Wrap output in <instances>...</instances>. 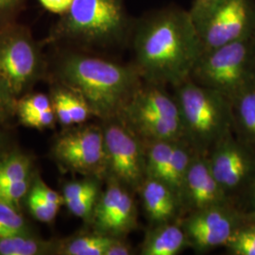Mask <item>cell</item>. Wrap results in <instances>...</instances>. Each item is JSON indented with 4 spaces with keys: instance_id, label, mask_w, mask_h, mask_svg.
<instances>
[{
    "instance_id": "obj_26",
    "label": "cell",
    "mask_w": 255,
    "mask_h": 255,
    "mask_svg": "<svg viewBox=\"0 0 255 255\" xmlns=\"http://www.w3.org/2000/svg\"><path fill=\"white\" fill-rule=\"evenodd\" d=\"M30 231L32 229L21 215L20 210L0 202V237Z\"/></svg>"
},
{
    "instance_id": "obj_5",
    "label": "cell",
    "mask_w": 255,
    "mask_h": 255,
    "mask_svg": "<svg viewBox=\"0 0 255 255\" xmlns=\"http://www.w3.org/2000/svg\"><path fill=\"white\" fill-rule=\"evenodd\" d=\"M117 119L144 143L183 140L178 103L162 85L143 83Z\"/></svg>"
},
{
    "instance_id": "obj_37",
    "label": "cell",
    "mask_w": 255,
    "mask_h": 255,
    "mask_svg": "<svg viewBox=\"0 0 255 255\" xmlns=\"http://www.w3.org/2000/svg\"><path fill=\"white\" fill-rule=\"evenodd\" d=\"M212 0H194L193 1V4H192V7H199V6H202L204 4H207L211 2Z\"/></svg>"
},
{
    "instance_id": "obj_17",
    "label": "cell",
    "mask_w": 255,
    "mask_h": 255,
    "mask_svg": "<svg viewBox=\"0 0 255 255\" xmlns=\"http://www.w3.org/2000/svg\"><path fill=\"white\" fill-rule=\"evenodd\" d=\"M237 138L255 152V79L231 99Z\"/></svg>"
},
{
    "instance_id": "obj_24",
    "label": "cell",
    "mask_w": 255,
    "mask_h": 255,
    "mask_svg": "<svg viewBox=\"0 0 255 255\" xmlns=\"http://www.w3.org/2000/svg\"><path fill=\"white\" fill-rule=\"evenodd\" d=\"M176 141L146 142V178L164 181Z\"/></svg>"
},
{
    "instance_id": "obj_22",
    "label": "cell",
    "mask_w": 255,
    "mask_h": 255,
    "mask_svg": "<svg viewBox=\"0 0 255 255\" xmlns=\"http://www.w3.org/2000/svg\"><path fill=\"white\" fill-rule=\"evenodd\" d=\"M194 153L195 151L185 141H176L167 171L163 181L178 194L181 201L183 182Z\"/></svg>"
},
{
    "instance_id": "obj_20",
    "label": "cell",
    "mask_w": 255,
    "mask_h": 255,
    "mask_svg": "<svg viewBox=\"0 0 255 255\" xmlns=\"http://www.w3.org/2000/svg\"><path fill=\"white\" fill-rule=\"evenodd\" d=\"M116 237L94 231L56 241L55 255H105Z\"/></svg>"
},
{
    "instance_id": "obj_30",
    "label": "cell",
    "mask_w": 255,
    "mask_h": 255,
    "mask_svg": "<svg viewBox=\"0 0 255 255\" xmlns=\"http://www.w3.org/2000/svg\"><path fill=\"white\" fill-rule=\"evenodd\" d=\"M25 0H0V27L12 23Z\"/></svg>"
},
{
    "instance_id": "obj_12",
    "label": "cell",
    "mask_w": 255,
    "mask_h": 255,
    "mask_svg": "<svg viewBox=\"0 0 255 255\" xmlns=\"http://www.w3.org/2000/svg\"><path fill=\"white\" fill-rule=\"evenodd\" d=\"M207 157L214 177L231 199L237 194H245L255 177L253 149L232 132L219 141Z\"/></svg>"
},
{
    "instance_id": "obj_3",
    "label": "cell",
    "mask_w": 255,
    "mask_h": 255,
    "mask_svg": "<svg viewBox=\"0 0 255 255\" xmlns=\"http://www.w3.org/2000/svg\"><path fill=\"white\" fill-rule=\"evenodd\" d=\"M134 24L125 0H74L52 27L47 42L85 48L122 46L130 40Z\"/></svg>"
},
{
    "instance_id": "obj_9",
    "label": "cell",
    "mask_w": 255,
    "mask_h": 255,
    "mask_svg": "<svg viewBox=\"0 0 255 255\" xmlns=\"http://www.w3.org/2000/svg\"><path fill=\"white\" fill-rule=\"evenodd\" d=\"M104 123L106 179L113 178L129 190L138 191L146 178L145 144L119 119Z\"/></svg>"
},
{
    "instance_id": "obj_36",
    "label": "cell",
    "mask_w": 255,
    "mask_h": 255,
    "mask_svg": "<svg viewBox=\"0 0 255 255\" xmlns=\"http://www.w3.org/2000/svg\"><path fill=\"white\" fill-rule=\"evenodd\" d=\"M246 221L248 223H250V224L255 226V211L247 213Z\"/></svg>"
},
{
    "instance_id": "obj_18",
    "label": "cell",
    "mask_w": 255,
    "mask_h": 255,
    "mask_svg": "<svg viewBox=\"0 0 255 255\" xmlns=\"http://www.w3.org/2000/svg\"><path fill=\"white\" fill-rule=\"evenodd\" d=\"M15 116L22 125L40 130L52 128L57 122L50 96L43 93H27L16 99Z\"/></svg>"
},
{
    "instance_id": "obj_25",
    "label": "cell",
    "mask_w": 255,
    "mask_h": 255,
    "mask_svg": "<svg viewBox=\"0 0 255 255\" xmlns=\"http://www.w3.org/2000/svg\"><path fill=\"white\" fill-rule=\"evenodd\" d=\"M225 246L230 255H255V226L246 221Z\"/></svg>"
},
{
    "instance_id": "obj_15",
    "label": "cell",
    "mask_w": 255,
    "mask_h": 255,
    "mask_svg": "<svg viewBox=\"0 0 255 255\" xmlns=\"http://www.w3.org/2000/svg\"><path fill=\"white\" fill-rule=\"evenodd\" d=\"M140 192L146 218L152 227L175 221L182 208L181 198L165 182L146 178Z\"/></svg>"
},
{
    "instance_id": "obj_27",
    "label": "cell",
    "mask_w": 255,
    "mask_h": 255,
    "mask_svg": "<svg viewBox=\"0 0 255 255\" xmlns=\"http://www.w3.org/2000/svg\"><path fill=\"white\" fill-rule=\"evenodd\" d=\"M26 201L30 215L43 223L53 222L61 208L60 205L46 201L32 187H30Z\"/></svg>"
},
{
    "instance_id": "obj_28",
    "label": "cell",
    "mask_w": 255,
    "mask_h": 255,
    "mask_svg": "<svg viewBox=\"0 0 255 255\" xmlns=\"http://www.w3.org/2000/svg\"><path fill=\"white\" fill-rule=\"evenodd\" d=\"M34 177L0 186V202L20 210L21 202L26 200Z\"/></svg>"
},
{
    "instance_id": "obj_14",
    "label": "cell",
    "mask_w": 255,
    "mask_h": 255,
    "mask_svg": "<svg viewBox=\"0 0 255 255\" xmlns=\"http://www.w3.org/2000/svg\"><path fill=\"white\" fill-rule=\"evenodd\" d=\"M182 202V208L190 212L232 204V199L213 175L207 155L197 152L193 155L183 182Z\"/></svg>"
},
{
    "instance_id": "obj_16",
    "label": "cell",
    "mask_w": 255,
    "mask_h": 255,
    "mask_svg": "<svg viewBox=\"0 0 255 255\" xmlns=\"http://www.w3.org/2000/svg\"><path fill=\"white\" fill-rule=\"evenodd\" d=\"M101 179L86 177L82 180L67 182L63 187L64 205L80 219L89 222L101 194Z\"/></svg>"
},
{
    "instance_id": "obj_23",
    "label": "cell",
    "mask_w": 255,
    "mask_h": 255,
    "mask_svg": "<svg viewBox=\"0 0 255 255\" xmlns=\"http://www.w3.org/2000/svg\"><path fill=\"white\" fill-rule=\"evenodd\" d=\"M31 158L18 150H9L0 157V186L34 177Z\"/></svg>"
},
{
    "instance_id": "obj_10",
    "label": "cell",
    "mask_w": 255,
    "mask_h": 255,
    "mask_svg": "<svg viewBox=\"0 0 255 255\" xmlns=\"http://www.w3.org/2000/svg\"><path fill=\"white\" fill-rule=\"evenodd\" d=\"M54 161L62 168L86 177H107L102 127L86 125L60 134L51 147Z\"/></svg>"
},
{
    "instance_id": "obj_35",
    "label": "cell",
    "mask_w": 255,
    "mask_h": 255,
    "mask_svg": "<svg viewBox=\"0 0 255 255\" xmlns=\"http://www.w3.org/2000/svg\"><path fill=\"white\" fill-rule=\"evenodd\" d=\"M9 137L0 128V157L9 151Z\"/></svg>"
},
{
    "instance_id": "obj_6",
    "label": "cell",
    "mask_w": 255,
    "mask_h": 255,
    "mask_svg": "<svg viewBox=\"0 0 255 255\" xmlns=\"http://www.w3.org/2000/svg\"><path fill=\"white\" fill-rule=\"evenodd\" d=\"M193 81L229 100L255 79V33L203 52L192 71Z\"/></svg>"
},
{
    "instance_id": "obj_11",
    "label": "cell",
    "mask_w": 255,
    "mask_h": 255,
    "mask_svg": "<svg viewBox=\"0 0 255 255\" xmlns=\"http://www.w3.org/2000/svg\"><path fill=\"white\" fill-rule=\"evenodd\" d=\"M245 223V213L239 212L233 204H225L190 212L181 225L188 246L197 252H206L225 246Z\"/></svg>"
},
{
    "instance_id": "obj_31",
    "label": "cell",
    "mask_w": 255,
    "mask_h": 255,
    "mask_svg": "<svg viewBox=\"0 0 255 255\" xmlns=\"http://www.w3.org/2000/svg\"><path fill=\"white\" fill-rule=\"evenodd\" d=\"M31 187L35 190V191L42 197L44 198L46 201L48 202H51L53 204H57L60 206L64 205V198L63 195L58 193L57 191L53 190L52 188H50L49 186H47L46 182H44L41 178L37 177L35 175L33 182H32V185Z\"/></svg>"
},
{
    "instance_id": "obj_32",
    "label": "cell",
    "mask_w": 255,
    "mask_h": 255,
    "mask_svg": "<svg viewBox=\"0 0 255 255\" xmlns=\"http://www.w3.org/2000/svg\"><path fill=\"white\" fill-rule=\"evenodd\" d=\"M74 0H39L42 6L50 12L63 15L71 7Z\"/></svg>"
},
{
    "instance_id": "obj_4",
    "label": "cell",
    "mask_w": 255,
    "mask_h": 255,
    "mask_svg": "<svg viewBox=\"0 0 255 255\" xmlns=\"http://www.w3.org/2000/svg\"><path fill=\"white\" fill-rule=\"evenodd\" d=\"M175 87L183 141L200 154L208 155L234 130L231 101L223 94L187 79Z\"/></svg>"
},
{
    "instance_id": "obj_2",
    "label": "cell",
    "mask_w": 255,
    "mask_h": 255,
    "mask_svg": "<svg viewBox=\"0 0 255 255\" xmlns=\"http://www.w3.org/2000/svg\"><path fill=\"white\" fill-rule=\"evenodd\" d=\"M58 83L79 93L91 107L94 117L116 119L142 86L133 64H119L78 51H66L55 65Z\"/></svg>"
},
{
    "instance_id": "obj_34",
    "label": "cell",
    "mask_w": 255,
    "mask_h": 255,
    "mask_svg": "<svg viewBox=\"0 0 255 255\" xmlns=\"http://www.w3.org/2000/svg\"><path fill=\"white\" fill-rule=\"evenodd\" d=\"M245 197L249 212H254L255 211V177L245 192Z\"/></svg>"
},
{
    "instance_id": "obj_13",
    "label": "cell",
    "mask_w": 255,
    "mask_h": 255,
    "mask_svg": "<svg viewBox=\"0 0 255 255\" xmlns=\"http://www.w3.org/2000/svg\"><path fill=\"white\" fill-rule=\"evenodd\" d=\"M94 231L116 238H124L137 225V211L129 189L119 181L107 178L91 221Z\"/></svg>"
},
{
    "instance_id": "obj_1",
    "label": "cell",
    "mask_w": 255,
    "mask_h": 255,
    "mask_svg": "<svg viewBox=\"0 0 255 255\" xmlns=\"http://www.w3.org/2000/svg\"><path fill=\"white\" fill-rule=\"evenodd\" d=\"M142 80L176 86L191 77L202 54L189 10L168 7L135 21L130 38Z\"/></svg>"
},
{
    "instance_id": "obj_21",
    "label": "cell",
    "mask_w": 255,
    "mask_h": 255,
    "mask_svg": "<svg viewBox=\"0 0 255 255\" xmlns=\"http://www.w3.org/2000/svg\"><path fill=\"white\" fill-rule=\"evenodd\" d=\"M56 241L45 240L30 232L0 237V255H55Z\"/></svg>"
},
{
    "instance_id": "obj_7",
    "label": "cell",
    "mask_w": 255,
    "mask_h": 255,
    "mask_svg": "<svg viewBox=\"0 0 255 255\" xmlns=\"http://www.w3.org/2000/svg\"><path fill=\"white\" fill-rule=\"evenodd\" d=\"M189 11L202 53L255 33V0H212Z\"/></svg>"
},
{
    "instance_id": "obj_19",
    "label": "cell",
    "mask_w": 255,
    "mask_h": 255,
    "mask_svg": "<svg viewBox=\"0 0 255 255\" xmlns=\"http://www.w3.org/2000/svg\"><path fill=\"white\" fill-rule=\"evenodd\" d=\"M187 246V238L181 223L172 221L152 227L144 239L141 255H177Z\"/></svg>"
},
{
    "instance_id": "obj_33",
    "label": "cell",
    "mask_w": 255,
    "mask_h": 255,
    "mask_svg": "<svg viewBox=\"0 0 255 255\" xmlns=\"http://www.w3.org/2000/svg\"><path fill=\"white\" fill-rule=\"evenodd\" d=\"M133 254L132 248L124 241V238H116L105 255H130Z\"/></svg>"
},
{
    "instance_id": "obj_29",
    "label": "cell",
    "mask_w": 255,
    "mask_h": 255,
    "mask_svg": "<svg viewBox=\"0 0 255 255\" xmlns=\"http://www.w3.org/2000/svg\"><path fill=\"white\" fill-rule=\"evenodd\" d=\"M16 98L4 82L0 81V124L15 115Z\"/></svg>"
},
{
    "instance_id": "obj_8",
    "label": "cell",
    "mask_w": 255,
    "mask_h": 255,
    "mask_svg": "<svg viewBox=\"0 0 255 255\" xmlns=\"http://www.w3.org/2000/svg\"><path fill=\"white\" fill-rule=\"evenodd\" d=\"M46 72L41 47L24 26L9 23L0 27V81L18 99Z\"/></svg>"
}]
</instances>
